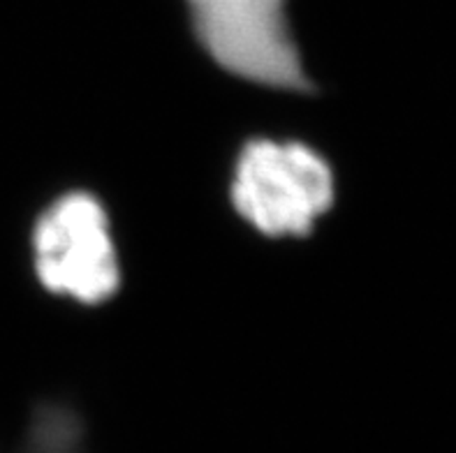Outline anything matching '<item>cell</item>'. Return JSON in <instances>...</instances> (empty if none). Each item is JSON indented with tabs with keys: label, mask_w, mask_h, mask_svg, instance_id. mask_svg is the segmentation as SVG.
<instances>
[{
	"label": "cell",
	"mask_w": 456,
	"mask_h": 453,
	"mask_svg": "<svg viewBox=\"0 0 456 453\" xmlns=\"http://www.w3.org/2000/svg\"><path fill=\"white\" fill-rule=\"evenodd\" d=\"M230 197L260 234L306 236L334 204V174L299 142L255 139L239 155Z\"/></svg>",
	"instance_id": "1"
},
{
	"label": "cell",
	"mask_w": 456,
	"mask_h": 453,
	"mask_svg": "<svg viewBox=\"0 0 456 453\" xmlns=\"http://www.w3.org/2000/svg\"><path fill=\"white\" fill-rule=\"evenodd\" d=\"M33 264L42 287L79 303L111 299L121 285L107 211L88 192H68L33 230Z\"/></svg>",
	"instance_id": "2"
},
{
	"label": "cell",
	"mask_w": 456,
	"mask_h": 453,
	"mask_svg": "<svg viewBox=\"0 0 456 453\" xmlns=\"http://www.w3.org/2000/svg\"><path fill=\"white\" fill-rule=\"evenodd\" d=\"M195 33L223 69L283 91L308 86L285 0H188Z\"/></svg>",
	"instance_id": "3"
}]
</instances>
